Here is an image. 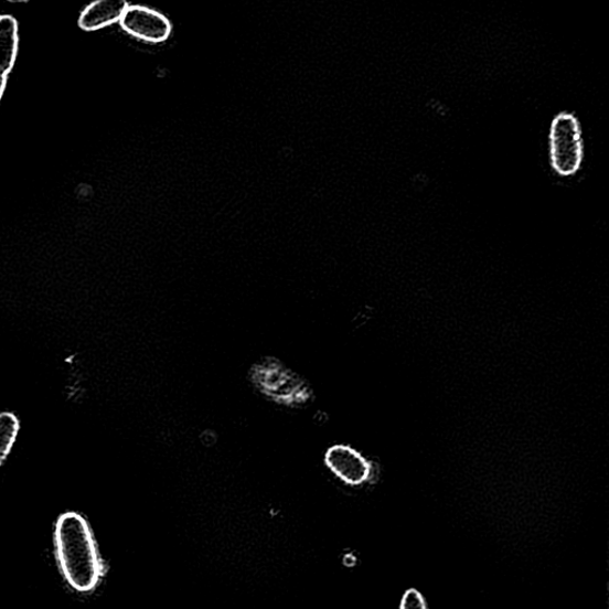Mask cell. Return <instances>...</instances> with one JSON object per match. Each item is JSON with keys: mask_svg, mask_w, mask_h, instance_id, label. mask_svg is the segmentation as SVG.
<instances>
[{"mask_svg": "<svg viewBox=\"0 0 609 609\" xmlns=\"http://www.w3.org/2000/svg\"><path fill=\"white\" fill-rule=\"evenodd\" d=\"M400 609H428V606L418 590L408 589L403 598Z\"/></svg>", "mask_w": 609, "mask_h": 609, "instance_id": "9c48e42d", "label": "cell"}, {"mask_svg": "<svg viewBox=\"0 0 609 609\" xmlns=\"http://www.w3.org/2000/svg\"><path fill=\"white\" fill-rule=\"evenodd\" d=\"M8 83V76L0 74V101H2Z\"/></svg>", "mask_w": 609, "mask_h": 609, "instance_id": "30bf717a", "label": "cell"}, {"mask_svg": "<svg viewBox=\"0 0 609 609\" xmlns=\"http://www.w3.org/2000/svg\"><path fill=\"white\" fill-rule=\"evenodd\" d=\"M128 8L124 0H98L83 10L78 24L84 32H97L120 22Z\"/></svg>", "mask_w": 609, "mask_h": 609, "instance_id": "8992f818", "label": "cell"}, {"mask_svg": "<svg viewBox=\"0 0 609 609\" xmlns=\"http://www.w3.org/2000/svg\"><path fill=\"white\" fill-rule=\"evenodd\" d=\"M19 23L11 14H0V74L8 76L17 64Z\"/></svg>", "mask_w": 609, "mask_h": 609, "instance_id": "52a82bcc", "label": "cell"}, {"mask_svg": "<svg viewBox=\"0 0 609 609\" xmlns=\"http://www.w3.org/2000/svg\"><path fill=\"white\" fill-rule=\"evenodd\" d=\"M252 385L266 399L285 407H302L314 398L307 380L276 357H265L252 365Z\"/></svg>", "mask_w": 609, "mask_h": 609, "instance_id": "7a4b0ae2", "label": "cell"}, {"mask_svg": "<svg viewBox=\"0 0 609 609\" xmlns=\"http://www.w3.org/2000/svg\"><path fill=\"white\" fill-rule=\"evenodd\" d=\"M54 541L58 567L68 586L78 592L94 590L103 567L94 532L85 517L76 512L61 514Z\"/></svg>", "mask_w": 609, "mask_h": 609, "instance_id": "6da1fadb", "label": "cell"}, {"mask_svg": "<svg viewBox=\"0 0 609 609\" xmlns=\"http://www.w3.org/2000/svg\"><path fill=\"white\" fill-rule=\"evenodd\" d=\"M331 473L349 485H361L372 477V463L355 448L333 445L324 453Z\"/></svg>", "mask_w": 609, "mask_h": 609, "instance_id": "277c9868", "label": "cell"}, {"mask_svg": "<svg viewBox=\"0 0 609 609\" xmlns=\"http://www.w3.org/2000/svg\"><path fill=\"white\" fill-rule=\"evenodd\" d=\"M120 25L130 35L152 43L170 38L172 25L163 14L143 7H129Z\"/></svg>", "mask_w": 609, "mask_h": 609, "instance_id": "5b68a950", "label": "cell"}, {"mask_svg": "<svg viewBox=\"0 0 609 609\" xmlns=\"http://www.w3.org/2000/svg\"><path fill=\"white\" fill-rule=\"evenodd\" d=\"M549 159L553 171L560 178H571L581 171L585 141L580 120L575 114L563 111L553 119L549 128Z\"/></svg>", "mask_w": 609, "mask_h": 609, "instance_id": "3957f363", "label": "cell"}, {"mask_svg": "<svg viewBox=\"0 0 609 609\" xmlns=\"http://www.w3.org/2000/svg\"><path fill=\"white\" fill-rule=\"evenodd\" d=\"M21 429L17 415L12 413L0 414V467L7 461Z\"/></svg>", "mask_w": 609, "mask_h": 609, "instance_id": "ba28073f", "label": "cell"}]
</instances>
